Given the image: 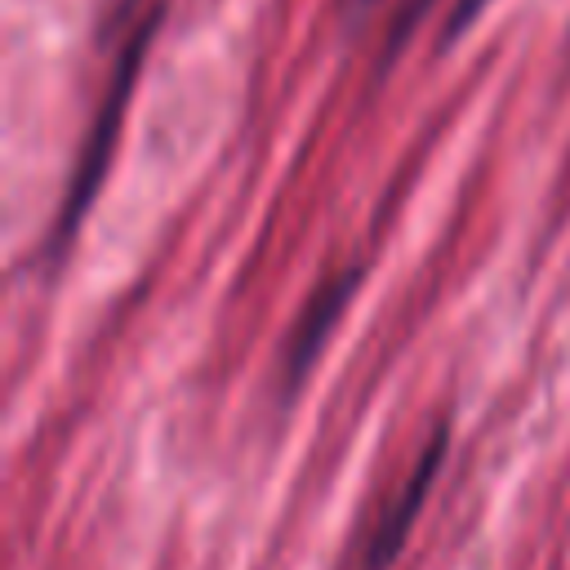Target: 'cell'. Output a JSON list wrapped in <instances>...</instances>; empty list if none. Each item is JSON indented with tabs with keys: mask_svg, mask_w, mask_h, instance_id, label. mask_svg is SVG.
<instances>
[{
	"mask_svg": "<svg viewBox=\"0 0 570 570\" xmlns=\"http://www.w3.org/2000/svg\"><path fill=\"white\" fill-rule=\"evenodd\" d=\"M436 0H405L401 4V13H396V22H392V31H387V58H392V49H401L405 45V36L428 18V9H432Z\"/></svg>",
	"mask_w": 570,
	"mask_h": 570,
	"instance_id": "cell-4",
	"label": "cell"
},
{
	"mask_svg": "<svg viewBox=\"0 0 570 570\" xmlns=\"http://www.w3.org/2000/svg\"><path fill=\"white\" fill-rule=\"evenodd\" d=\"M481 9H485V0H454V9H450V22H445V36H441V40L450 45L454 36H463V31L476 22V13H481Z\"/></svg>",
	"mask_w": 570,
	"mask_h": 570,
	"instance_id": "cell-5",
	"label": "cell"
},
{
	"mask_svg": "<svg viewBox=\"0 0 570 570\" xmlns=\"http://www.w3.org/2000/svg\"><path fill=\"white\" fill-rule=\"evenodd\" d=\"M445 445H450V432L441 423L423 441V450H419L414 468L405 472V481L396 485V494L387 499V508H383V517H379V525H374V534L365 543V570H387L401 557V548H405V539H410V530H414V521H419V512H423V503L432 494V481H436V472L445 463Z\"/></svg>",
	"mask_w": 570,
	"mask_h": 570,
	"instance_id": "cell-2",
	"label": "cell"
},
{
	"mask_svg": "<svg viewBox=\"0 0 570 570\" xmlns=\"http://www.w3.org/2000/svg\"><path fill=\"white\" fill-rule=\"evenodd\" d=\"M156 27H160V9H151V13L142 18V27L129 36V45L120 49V58H116V67H111L102 107H98V116H94V125H89V134H85L80 160H76V169H71L62 209H58L53 232H49V245H45V263H49V267L62 263L67 245L76 240V232H80V223H85V214H89V205H94V196H98V187H102V178H107V160H111L116 134H120V116H125V107H129V94H134V80H138V67H142V58H147V45H151Z\"/></svg>",
	"mask_w": 570,
	"mask_h": 570,
	"instance_id": "cell-1",
	"label": "cell"
},
{
	"mask_svg": "<svg viewBox=\"0 0 570 570\" xmlns=\"http://www.w3.org/2000/svg\"><path fill=\"white\" fill-rule=\"evenodd\" d=\"M356 4H370V0H356Z\"/></svg>",
	"mask_w": 570,
	"mask_h": 570,
	"instance_id": "cell-6",
	"label": "cell"
},
{
	"mask_svg": "<svg viewBox=\"0 0 570 570\" xmlns=\"http://www.w3.org/2000/svg\"><path fill=\"white\" fill-rule=\"evenodd\" d=\"M356 285H361V267L352 263V267L334 272V276L303 303V312H298V321H294V330H289V338H285V356H281V383H285V392H294V387L307 379V370L316 365V356H321L330 330L338 325V316H343V307H347V298H352Z\"/></svg>",
	"mask_w": 570,
	"mask_h": 570,
	"instance_id": "cell-3",
	"label": "cell"
}]
</instances>
